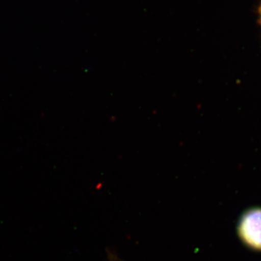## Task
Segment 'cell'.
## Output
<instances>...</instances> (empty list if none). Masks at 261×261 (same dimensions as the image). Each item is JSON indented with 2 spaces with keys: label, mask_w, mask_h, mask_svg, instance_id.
I'll return each instance as SVG.
<instances>
[{
  "label": "cell",
  "mask_w": 261,
  "mask_h": 261,
  "mask_svg": "<svg viewBox=\"0 0 261 261\" xmlns=\"http://www.w3.org/2000/svg\"><path fill=\"white\" fill-rule=\"evenodd\" d=\"M238 234L245 246L261 252V207L247 209L240 216Z\"/></svg>",
  "instance_id": "1"
},
{
  "label": "cell",
  "mask_w": 261,
  "mask_h": 261,
  "mask_svg": "<svg viewBox=\"0 0 261 261\" xmlns=\"http://www.w3.org/2000/svg\"><path fill=\"white\" fill-rule=\"evenodd\" d=\"M108 257L109 261H123L122 260L120 257H118L111 252H108Z\"/></svg>",
  "instance_id": "2"
}]
</instances>
